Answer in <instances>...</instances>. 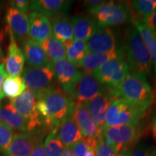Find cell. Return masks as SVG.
<instances>
[{
    "label": "cell",
    "mask_w": 156,
    "mask_h": 156,
    "mask_svg": "<svg viewBox=\"0 0 156 156\" xmlns=\"http://www.w3.org/2000/svg\"><path fill=\"white\" fill-rule=\"evenodd\" d=\"M134 28L137 30L151 53L152 62L156 73V31L149 28L137 19L134 20Z\"/></svg>",
    "instance_id": "obj_26"
},
{
    "label": "cell",
    "mask_w": 156,
    "mask_h": 156,
    "mask_svg": "<svg viewBox=\"0 0 156 156\" xmlns=\"http://www.w3.org/2000/svg\"><path fill=\"white\" fill-rule=\"evenodd\" d=\"M107 87L93 76L82 72L80 75L69 86L62 88L75 102L86 103L101 94Z\"/></svg>",
    "instance_id": "obj_7"
},
{
    "label": "cell",
    "mask_w": 156,
    "mask_h": 156,
    "mask_svg": "<svg viewBox=\"0 0 156 156\" xmlns=\"http://www.w3.org/2000/svg\"><path fill=\"white\" fill-rule=\"evenodd\" d=\"M98 26L109 27L124 24L132 18L129 3L104 1L96 8L89 11Z\"/></svg>",
    "instance_id": "obj_5"
},
{
    "label": "cell",
    "mask_w": 156,
    "mask_h": 156,
    "mask_svg": "<svg viewBox=\"0 0 156 156\" xmlns=\"http://www.w3.org/2000/svg\"><path fill=\"white\" fill-rule=\"evenodd\" d=\"M28 37L31 41L41 46L52 35L51 25L49 19L40 13L31 12L29 14Z\"/></svg>",
    "instance_id": "obj_17"
},
{
    "label": "cell",
    "mask_w": 156,
    "mask_h": 156,
    "mask_svg": "<svg viewBox=\"0 0 156 156\" xmlns=\"http://www.w3.org/2000/svg\"><path fill=\"white\" fill-rule=\"evenodd\" d=\"M124 56V49H119L107 53L88 52L80 62L76 64L82 72L87 74H93V72L101 67L106 62L116 58H123Z\"/></svg>",
    "instance_id": "obj_15"
},
{
    "label": "cell",
    "mask_w": 156,
    "mask_h": 156,
    "mask_svg": "<svg viewBox=\"0 0 156 156\" xmlns=\"http://www.w3.org/2000/svg\"><path fill=\"white\" fill-rule=\"evenodd\" d=\"M64 146L57 134V129H54L46 136L44 149L46 156H62Z\"/></svg>",
    "instance_id": "obj_31"
},
{
    "label": "cell",
    "mask_w": 156,
    "mask_h": 156,
    "mask_svg": "<svg viewBox=\"0 0 156 156\" xmlns=\"http://www.w3.org/2000/svg\"><path fill=\"white\" fill-rule=\"evenodd\" d=\"M75 102L63 90L55 85L38 93L37 109L51 131L58 126L73 112Z\"/></svg>",
    "instance_id": "obj_1"
},
{
    "label": "cell",
    "mask_w": 156,
    "mask_h": 156,
    "mask_svg": "<svg viewBox=\"0 0 156 156\" xmlns=\"http://www.w3.org/2000/svg\"><path fill=\"white\" fill-rule=\"evenodd\" d=\"M55 74L51 65L43 67H26L23 71V80L28 90L37 94L54 85Z\"/></svg>",
    "instance_id": "obj_10"
},
{
    "label": "cell",
    "mask_w": 156,
    "mask_h": 156,
    "mask_svg": "<svg viewBox=\"0 0 156 156\" xmlns=\"http://www.w3.org/2000/svg\"><path fill=\"white\" fill-rule=\"evenodd\" d=\"M30 156H46L44 149V142L43 141V135L37 140Z\"/></svg>",
    "instance_id": "obj_37"
},
{
    "label": "cell",
    "mask_w": 156,
    "mask_h": 156,
    "mask_svg": "<svg viewBox=\"0 0 156 156\" xmlns=\"http://www.w3.org/2000/svg\"><path fill=\"white\" fill-rule=\"evenodd\" d=\"M57 134L64 147H71L83 138L80 130L73 118V112L58 126Z\"/></svg>",
    "instance_id": "obj_23"
},
{
    "label": "cell",
    "mask_w": 156,
    "mask_h": 156,
    "mask_svg": "<svg viewBox=\"0 0 156 156\" xmlns=\"http://www.w3.org/2000/svg\"><path fill=\"white\" fill-rule=\"evenodd\" d=\"M71 20L75 40L86 42L98 28L96 20L89 15H77Z\"/></svg>",
    "instance_id": "obj_22"
},
{
    "label": "cell",
    "mask_w": 156,
    "mask_h": 156,
    "mask_svg": "<svg viewBox=\"0 0 156 156\" xmlns=\"http://www.w3.org/2000/svg\"><path fill=\"white\" fill-rule=\"evenodd\" d=\"M14 136L11 128L0 121V153L5 154L10 145Z\"/></svg>",
    "instance_id": "obj_33"
},
{
    "label": "cell",
    "mask_w": 156,
    "mask_h": 156,
    "mask_svg": "<svg viewBox=\"0 0 156 156\" xmlns=\"http://www.w3.org/2000/svg\"><path fill=\"white\" fill-rule=\"evenodd\" d=\"M4 37H5V35H4V32L2 30H0V50L1 49V46L2 44L3 40H4Z\"/></svg>",
    "instance_id": "obj_44"
},
{
    "label": "cell",
    "mask_w": 156,
    "mask_h": 156,
    "mask_svg": "<svg viewBox=\"0 0 156 156\" xmlns=\"http://www.w3.org/2000/svg\"><path fill=\"white\" fill-rule=\"evenodd\" d=\"M26 90V85L20 76H7L4 80L2 92L5 97L15 99Z\"/></svg>",
    "instance_id": "obj_28"
},
{
    "label": "cell",
    "mask_w": 156,
    "mask_h": 156,
    "mask_svg": "<svg viewBox=\"0 0 156 156\" xmlns=\"http://www.w3.org/2000/svg\"><path fill=\"white\" fill-rule=\"evenodd\" d=\"M9 38L10 43L5 62L6 73L9 76H20L24 68V56L11 34H9Z\"/></svg>",
    "instance_id": "obj_21"
},
{
    "label": "cell",
    "mask_w": 156,
    "mask_h": 156,
    "mask_svg": "<svg viewBox=\"0 0 156 156\" xmlns=\"http://www.w3.org/2000/svg\"><path fill=\"white\" fill-rule=\"evenodd\" d=\"M152 150L145 142H138L133 148L131 156H151Z\"/></svg>",
    "instance_id": "obj_35"
},
{
    "label": "cell",
    "mask_w": 156,
    "mask_h": 156,
    "mask_svg": "<svg viewBox=\"0 0 156 156\" xmlns=\"http://www.w3.org/2000/svg\"><path fill=\"white\" fill-rule=\"evenodd\" d=\"M132 9L139 17L136 18L142 21L153 13L156 8V0H134L131 2Z\"/></svg>",
    "instance_id": "obj_32"
},
{
    "label": "cell",
    "mask_w": 156,
    "mask_h": 156,
    "mask_svg": "<svg viewBox=\"0 0 156 156\" xmlns=\"http://www.w3.org/2000/svg\"><path fill=\"white\" fill-rule=\"evenodd\" d=\"M146 111L131 104L124 99H116L107 111L103 129L112 126L139 124Z\"/></svg>",
    "instance_id": "obj_6"
},
{
    "label": "cell",
    "mask_w": 156,
    "mask_h": 156,
    "mask_svg": "<svg viewBox=\"0 0 156 156\" xmlns=\"http://www.w3.org/2000/svg\"><path fill=\"white\" fill-rule=\"evenodd\" d=\"M67 51V59L77 64L88 53L86 42L74 39L72 41L64 44Z\"/></svg>",
    "instance_id": "obj_29"
},
{
    "label": "cell",
    "mask_w": 156,
    "mask_h": 156,
    "mask_svg": "<svg viewBox=\"0 0 156 156\" xmlns=\"http://www.w3.org/2000/svg\"><path fill=\"white\" fill-rule=\"evenodd\" d=\"M41 136V134H36L35 131L14 134L10 145L4 155L5 156H30L37 140Z\"/></svg>",
    "instance_id": "obj_16"
},
{
    "label": "cell",
    "mask_w": 156,
    "mask_h": 156,
    "mask_svg": "<svg viewBox=\"0 0 156 156\" xmlns=\"http://www.w3.org/2000/svg\"><path fill=\"white\" fill-rule=\"evenodd\" d=\"M151 156H156V148L152 151V154Z\"/></svg>",
    "instance_id": "obj_45"
},
{
    "label": "cell",
    "mask_w": 156,
    "mask_h": 156,
    "mask_svg": "<svg viewBox=\"0 0 156 156\" xmlns=\"http://www.w3.org/2000/svg\"><path fill=\"white\" fill-rule=\"evenodd\" d=\"M71 3L65 0H34L30 2V9L47 17H55L67 12Z\"/></svg>",
    "instance_id": "obj_18"
},
{
    "label": "cell",
    "mask_w": 156,
    "mask_h": 156,
    "mask_svg": "<svg viewBox=\"0 0 156 156\" xmlns=\"http://www.w3.org/2000/svg\"><path fill=\"white\" fill-rule=\"evenodd\" d=\"M142 22L149 28L156 31V8L151 15L142 20Z\"/></svg>",
    "instance_id": "obj_38"
},
{
    "label": "cell",
    "mask_w": 156,
    "mask_h": 156,
    "mask_svg": "<svg viewBox=\"0 0 156 156\" xmlns=\"http://www.w3.org/2000/svg\"><path fill=\"white\" fill-rule=\"evenodd\" d=\"M103 2H104V1H101V0H88V1L84 2V5L88 9V11H90L96 8L97 7H98Z\"/></svg>",
    "instance_id": "obj_40"
},
{
    "label": "cell",
    "mask_w": 156,
    "mask_h": 156,
    "mask_svg": "<svg viewBox=\"0 0 156 156\" xmlns=\"http://www.w3.org/2000/svg\"><path fill=\"white\" fill-rule=\"evenodd\" d=\"M9 5L11 7L17 9L21 12L26 14L27 12L30 8V1L27 0H15V1L9 2Z\"/></svg>",
    "instance_id": "obj_36"
},
{
    "label": "cell",
    "mask_w": 156,
    "mask_h": 156,
    "mask_svg": "<svg viewBox=\"0 0 156 156\" xmlns=\"http://www.w3.org/2000/svg\"><path fill=\"white\" fill-rule=\"evenodd\" d=\"M140 123L112 126L102 129L103 139L116 153L126 148L134 147L142 135Z\"/></svg>",
    "instance_id": "obj_4"
},
{
    "label": "cell",
    "mask_w": 156,
    "mask_h": 156,
    "mask_svg": "<svg viewBox=\"0 0 156 156\" xmlns=\"http://www.w3.org/2000/svg\"><path fill=\"white\" fill-rule=\"evenodd\" d=\"M52 68L55 77L62 88L69 86L79 77L82 71L75 64L72 63L67 58L52 62Z\"/></svg>",
    "instance_id": "obj_20"
},
{
    "label": "cell",
    "mask_w": 156,
    "mask_h": 156,
    "mask_svg": "<svg viewBox=\"0 0 156 156\" xmlns=\"http://www.w3.org/2000/svg\"><path fill=\"white\" fill-rule=\"evenodd\" d=\"M109 93L114 100L124 99L134 106L147 110L153 102L151 87L144 75L129 73L123 80Z\"/></svg>",
    "instance_id": "obj_2"
},
{
    "label": "cell",
    "mask_w": 156,
    "mask_h": 156,
    "mask_svg": "<svg viewBox=\"0 0 156 156\" xmlns=\"http://www.w3.org/2000/svg\"><path fill=\"white\" fill-rule=\"evenodd\" d=\"M126 38L124 52L130 69L146 77L151 73L153 66L149 50L135 28L129 29Z\"/></svg>",
    "instance_id": "obj_3"
},
{
    "label": "cell",
    "mask_w": 156,
    "mask_h": 156,
    "mask_svg": "<svg viewBox=\"0 0 156 156\" xmlns=\"http://www.w3.org/2000/svg\"><path fill=\"white\" fill-rule=\"evenodd\" d=\"M51 25L52 35L63 44L74 40L72 20L68 17L60 15L54 17Z\"/></svg>",
    "instance_id": "obj_25"
},
{
    "label": "cell",
    "mask_w": 156,
    "mask_h": 156,
    "mask_svg": "<svg viewBox=\"0 0 156 156\" xmlns=\"http://www.w3.org/2000/svg\"><path fill=\"white\" fill-rule=\"evenodd\" d=\"M152 133H153V137L156 140V114L152 121Z\"/></svg>",
    "instance_id": "obj_42"
},
{
    "label": "cell",
    "mask_w": 156,
    "mask_h": 156,
    "mask_svg": "<svg viewBox=\"0 0 156 156\" xmlns=\"http://www.w3.org/2000/svg\"><path fill=\"white\" fill-rule=\"evenodd\" d=\"M6 21L9 32L17 42H23L28 37L29 20L26 14L9 7L6 13Z\"/></svg>",
    "instance_id": "obj_14"
},
{
    "label": "cell",
    "mask_w": 156,
    "mask_h": 156,
    "mask_svg": "<svg viewBox=\"0 0 156 156\" xmlns=\"http://www.w3.org/2000/svg\"><path fill=\"white\" fill-rule=\"evenodd\" d=\"M62 156H75V155H74L71 147H67L64 148V151H63V154H62Z\"/></svg>",
    "instance_id": "obj_43"
},
{
    "label": "cell",
    "mask_w": 156,
    "mask_h": 156,
    "mask_svg": "<svg viewBox=\"0 0 156 156\" xmlns=\"http://www.w3.org/2000/svg\"><path fill=\"white\" fill-rule=\"evenodd\" d=\"M88 52L107 53L116 49L115 36L109 27L98 26L86 41Z\"/></svg>",
    "instance_id": "obj_12"
},
{
    "label": "cell",
    "mask_w": 156,
    "mask_h": 156,
    "mask_svg": "<svg viewBox=\"0 0 156 156\" xmlns=\"http://www.w3.org/2000/svg\"><path fill=\"white\" fill-rule=\"evenodd\" d=\"M41 46L51 63L67 58L65 46L53 35L43 42Z\"/></svg>",
    "instance_id": "obj_27"
},
{
    "label": "cell",
    "mask_w": 156,
    "mask_h": 156,
    "mask_svg": "<svg viewBox=\"0 0 156 156\" xmlns=\"http://www.w3.org/2000/svg\"><path fill=\"white\" fill-rule=\"evenodd\" d=\"M133 148H126V149L122 150L119 153H118L116 155V156H131L132 151H133Z\"/></svg>",
    "instance_id": "obj_41"
},
{
    "label": "cell",
    "mask_w": 156,
    "mask_h": 156,
    "mask_svg": "<svg viewBox=\"0 0 156 156\" xmlns=\"http://www.w3.org/2000/svg\"><path fill=\"white\" fill-rule=\"evenodd\" d=\"M0 121L12 130L20 133L28 132V122L15 110L10 102L0 106Z\"/></svg>",
    "instance_id": "obj_24"
},
{
    "label": "cell",
    "mask_w": 156,
    "mask_h": 156,
    "mask_svg": "<svg viewBox=\"0 0 156 156\" xmlns=\"http://www.w3.org/2000/svg\"><path fill=\"white\" fill-rule=\"evenodd\" d=\"M2 56H3L2 51V50H0V61H1L2 58Z\"/></svg>",
    "instance_id": "obj_46"
},
{
    "label": "cell",
    "mask_w": 156,
    "mask_h": 156,
    "mask_svg": "<svg viewBox=\"0 0 156 156\" xmlns=\"http://www.w3.org/2000/svg\"><path fill=\"white\" fill-rule=\"evenodd\" d=\"M38 94L30 90H25L22 94L12 99L10 103L15 110L28 122V132H34L44 123L37 109Z\"/></svg>",
    "instance_id": "obj_8"
},
{
    "label": "cell",
    "mask_w": 156,
    "mask_h": 156,
    "mask_svg": "<svg viewBox=\"0 0 156 156\" xmlns=\"http://www.w3.org/2000/svg\"><path fill=\"white\" fill-rule=\"evenodd\" d=\"M98 139L83 137L71 146L75 156H95Z\"/></svg>",
    "instance_id": "obj_30"
},
{
    "label": "cell",
    "mask_w": 156,
    "mask_h": 156,
    "mask_svg": "<svg viewBox=\"0 0 156 156\" xmlns=\"http://www.w3.org/2000/svg\"><path fill=\"white\" fill-rule=\"evenodd\" d=\"M116 154L114 150L105 142L102 135L101 134L100 136L98 138L95 156H116Z\"/></svg>",
    "instance_id": "obj_34"
},
{
    "label": "cell",
    "mask_w": 156,
    "mask_h": 156,
    "mask_svg": "<svg viewBox=\"0 0 156 156\" xmlns=\"http://www.w3.org/2000/svg\"><path fill=\"white\" fill-rule=\"evenodd\" d=\"M20 49L28 67H43L51 65L52 63L41 46L30 39L23 41Z\"/></svg>",
    "instance_id": "obj_19"
},
{
    "label": "cell",
    "mask_w": 156,
    "mask_h": 156,
    "mask_svg": "<svg viewBox=\"0 0 156 156\" xmlns=\"http://www.w3.org/2000/svg\"><path fill=\"white\" fill-rule=\"evenodd\" d=\"M109 89L110 88H106L91 101L83 103L98 127L101 130L104 125L107 111L112 103L114 101L109 93Z\"/></svg>",
    "instance_id": "obj_13"
},
{
    "label": "cell",
    "mask_w": 156,
    "mask_h": 156,
    "mask_svg": "<svg viewBox=\"0 0 156 156\" xmlns=\"http://www.w3.org/2000/svg\"><path fill=\"white\" fill-rule=\"evenodd\" d=\"M7 77V74L6 73L5 63H2L0 64V101L5 98V95L2 92V85L4 80Z\"/></svg>",
    "instance_id": "obj_39"
},
{
    "label": "cell",
    "mask_w": 156,
    "mask_h": 156,
    "mask_svg": "<svg viewBox=\"0 0 156 156\" xmlns=\"http://www.w3.org/2000/svg\"><path fill=\"white\" fill-rule=\"evenodd\" d=\"M130 71L127 62L116 58L103 64L93 72V75L107 88H114L119 84Z\"/></svg>",
    "instance_id": "obj_9"
},
{
    "label": "cell",
    "mask_w": 156,
    "mask_h": 156,
    "mask_svg": "<svg viewBox=\"0 0 156 156\" xmlns=\"http://www.w3.org/2000/svg\"><path fill=\"white\" fill-rule=\"evenodd\" d=\"M73 116L80 130L83 137L98 139L102 134V130L98 127L83 103L75 102Z\"/></svg>",
    "instance_id": "obj_11"
}]
</instances>
